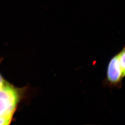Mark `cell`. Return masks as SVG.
Instances as JSON below:
<instances>
[{
  "mask_svg": "<svg viewBox=\"0 0 125 125\" xmlns=\"http://www.w3.org/2000/svg\"><path fill=\"white\" fill-rule=\"evenodd\" d=\"M6 81L3 78H2V76L0 74V91L2 89V88L3 87L5 83H6Z\"/></svg>",
  "mask_w": 125,
  "mask_h": 125,
  "instance_id": "cell-4",
  "label": "cell"
},
{
  "mask_svg": "<svg viewBox=\"0 0 125 125\" xmlns=\"http://www.w3.org/2000/svg\"><path fill=\"white\" fill-rule=\"evenodd\" d=\"M21 94L22 89L6 82L0 91V117L12 119Z\"/></svg>",
  "mask_w": 125,
  "mask_h": 125,
  "instance_id": "cell-1",
  "label": "cell"
},
{
  "mask_svg": "<svg viewBox=\"0 0 125 125\" xmlns=\"http://www.w3.org/2000/svg\"><path fill=\"white\" fill-rule=\"evenodd\" d=\"M125 51L124 48L113 57L108 64L106 81L112 86L118 85L122 82L125 75Z\"/></svg>",
  "mask_w": 125,
  "mask_h": 125,
  "instance_id": "cell-2",
  "label": "cell"
},
{
  "mask_svg": "<svg viewBox=\"0 0 125 125\" xmlns=\"http://www.w3.org/2000/svg\"><path fill=\"white\" fill-rule=\"evenodd\" d=\"M11 120L5 117H0V125H9L11 123Z\"/></svg>",
  "mask_w": 125,
  "mask_h": 125,
  "instance_id": "cell-3",
  "label": "cell"
}]
</instances>
